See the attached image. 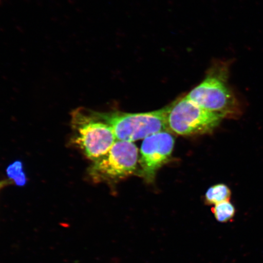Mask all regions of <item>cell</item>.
Wrapping results in <instances>:
<instances>
[{
  "instance_id": "6da1fadb",
  "label": "cell",
  "mask_w": 263,
  "mask_h": 263,
  "mask_svg": "<svg viewBox=\"0 0 263 263\" xmlns=\"http://www.w3.org/2000/svg\"><path fill=\"white\" fill-rule=\"evenodd\" d=\"M233 59H215L210 65L204 80L186 97L206 110L237 118L242 113L241 103L229 84Z\"/></svg>"
},
{
  "instance_id": "7a4b0ae2",
  "label": "cell",
  "mask_w": 263,
  "mask_h": 263,
  "mask_svg": "<svg viewBox=\"0 0 263 263\" xmlns=\"http://www.w3.org/2000/svg\"><path fill=\"white\" fill-rule=\"evenodd\" d=\"M170 108L171 104L149 112L131 114L117 111L91 113L111 128L117 140L134 142L151 135L167 131V118Z\"/></svg>"
},
{
  "instance_id": "3957f363",
  "label": "cell",
  "mask_w": 263,
  "mask_h": 263,
  "mask_svg": "<svg viewBox=\"0 0 263 263\" xmlns=\"http://www.w3.org/2000/svg\"><path fill=\"white\" fill-rule=\"evenodd\" d=\"M71 124L74 130L73 143L93 162L106 154L117 141L111 128L91 112L74 110Z\"/></svg>"
},
{
  "instance_id": "277c9868",
  "label": "cell",
  "mask_w": 263,
  "mask_h": 263,
  "mask_svg": "<svg viewBox=\"0 0 263 263\" xmlns=\"http://www.w3.org/2000/svg\"><path fill=\"white\" fill-rule=\"evenodd\" d=\"M224 118L222 115L205 109L186 96L171 104L167 115V131L180 136L212 133Z\"/></svg>"
},
{
  "instance_id": "5b68a950",
  "label": "cell",
  "mask_w": 263,
  "mask_h": 263,
  "mask_svg": "<svg viewBox=\"0 0 263 263\" xmlns=\"http://www.w3.org/2000/svg\"><path fill=\"white\" fill-rule=\"evenodd\" d=\"M139 149L133 142L117 140L108 152L88 169L94 182L117 183L137 173Z\"/></svg>"
},
{
  "instance_id": "8992f818",
  "label": "cell",
  "mask_w": 263,
  "mask_h": 263,
  "mask_svg": "<svg viewBox=\"0 0 263 263\" xmlns=\"http://www.w3.org/2000/svg\"><path fill=\"white\" fill-rule=\"evenodd\" d=\"M174 145V137L168 131L160 132L143 139L138 175L147 183L153 182L158 171L172 157Z\"/></svg>"
},
{
  "instance_id": "52a82bcc",
  "label": "cell",
  "mask_w": 263,
  "mask_h": 263,
  "mask_svg": "<svg viewBox=\"0 0 263 263\" xmlns=\"http://www.w3.org/2000/svg\"><path fill=\"white\" fill-rule=\"evenodd\" d=\"M231 196V190L228 185L223 183L217 184L207 190L205 195V202L207 205H215L230 200Z\"/></svg>"
},
{
  "instance_id": "ba28073f",
  "label": "cell",
  "mask_w": 263,
  "mask_h": 263,
  "mask_svg": "<svg viewBox=\"0 0 263 263\" xmlns=\"http://www.w3.org/2000/svg\"><path fill=\"white\" fill-rule=\"evenodd\" d=\"M212 211L217 221L221 223L232 221L236 214L235 207L230 200L214 205Z\"/></svg>"
},
{
  "instance_id": "9c48e42d",
  "label": "cell",
  "mask_w": 263,
  "mask_h": 263,
  "mask_svg": "<svg viewBox=\"0 0 263 263\" xmlns=\"http://www.w3.org/2000/svg\"><path fill=\"white\" fill-rule=\"evenodd\" d=\"M6 173L9 179L14 181L16 186H25L27 183L28 180L23 170V164L21 161H16L10 164L6 170Z\"/></svg>"
},
{
  "instance_id": "30bf717a",
  "label": "cell",
  "mask_w": 263,
  "mask_h": 263,
  "mask_svg": "<svg viewBox=\"0 0 263 263\" xmlns=\"http://www.w3.org/2000/svg\"><path fill=\"white\" fill-rule=\"evenodd\" d=\"M6 182L3 181V182H0V189L2 188L3 186L6 185Z\"/></svg>"
}]
</instances>
